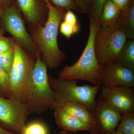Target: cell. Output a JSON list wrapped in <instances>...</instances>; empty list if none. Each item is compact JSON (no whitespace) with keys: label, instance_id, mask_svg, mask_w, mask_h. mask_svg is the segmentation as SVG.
<instances>
[{"label":"cell","instance_id":"cell-1","mask_svg":"<svg viewBox=\"0 0 134 134\" xmlns=\"http://www.w3.org/2000/svg\"><path fill=\"white\" fill-rule=\"evenodd\" d=\"M48 10V17L44 26H40L34 34V39L43 55V62L50 69L57 68L65 58L59 48L58 31L65 13L51 3L44 0Z\"/></svg>","mask_w":134,"mask_h":134},{"label":"cell","instance_id":"cell-2","mask_svg":"<svg viewBox=\"0 0 134 134\" xmlns=\"http://www.w3.org/2000/svg\"><path fill=\"white\" fill-rule=\"evenodd\" d=\"M90 19L89 34L88 41L81 57L75 64L66 65L60 71L59 78L86 81L93 85H100L103 65L99 64L96 57L94 40L99 28L98 23Z\"/></svg>","mask_w":134,"mask_h":134},{"label":"cell","instance_id":"cell-3","mask_svg":"<svg viewBox=\"0 0 134 134\" xmlns=\"http://www.w3.org/2000/svg\"><path fill=\"white\" fill-rule=\"evenodd\" d=\"M24 104L29 114H40L56 106L55 95L50 85L47 67L37 56L30 78Z\"/></svg>","mask_w":134,"mask_h":134},{"label":"cell","instance_id":"cell-4","mask_svg":"<svg viewBox=\"0 0 134 134\" xmlns=\"http://www.w3.org/2000/svg\"><path fill=\"white\" fill-rule=\"evenodd\" d=\"M48 79L55 93L56 106L65 102H74L85 105L91 111L93 109L101 86H79L77 84L78 80L60 79L49 76Z\"/></svg>","mask_w":134,"mask_h":134},{"label":"cell","instance_id":"cell-5","mask_svg":"<svg viewBox=\"0 0 134 134\" xmlns=\"http://www.w3.org/2000/svg\"><path fill=\"white\" fill-rule=\"evenodd\" d=\"M127 38L118 21L110 26H99L94 40V49L98 63L103 65L116 62Z\"/></svg>","mask_w":134,"mask_h":134},{"label":"cell","instance_id":"cell-6","mask_svg":"<svg viewBox=\"0 0 134 134\" xmlns=\"http://www.w3.org/2000/svg\"><path fill=\"white\" fill-rule=\"evenodd\" d=\"M14 58L9 74L8 98L24 104L35 63L18 43L14 45Z\"/></svg>","mask_w":134,"mask_h":134},{"label":"cell","instance_id":"cell-7","mask_svg":"<svg viewBox=\"0 0 134 134\" xmlns=\"http://www.w3.org/2000/svg\"><path fill=\"white\" fill-rule=\"evenodd\" d=\"M29 114L23 103L0 96V123L6 129L20 134Z\"/></svg>","mask_w":134,"mask_h":134},{"label":"cell","instance_id":"cell-8","mask_svg":"<svg viewBox=\"0 0 134 134\" xmlns=\"http://www.w3.org/2000/svg\"><path fill=\"white\" fill-rule=\"evenodd\" d=\"M94 119L93 127L101 133H109L116 129L122 118L119 110L107 101L99 98L91 110Z\"/></svg>","mask_w":134,"mask_h":134},{"label":"cell","instance_id":"cell-9","mask_svg":"<svg viewBox=\"0 0 134 134\" xmlns=\"http://www.w3.org/2000/svg\"><path fill=\"white\" fill-rule=\"evenodd\" d=\"M3 23L5 29L22 46L34 54L37 53L36 46L26 31L24 23L14 7L9 8L3 13Z\"/></svg>","mask_w":134,"mask_h":134},{"label":"cell","instance_id":"cell-10","mask_svg":"<svg viewBox=\"0 0 134 134\" xmlns=\"http://www.w3.org/2000/svg\"><path fill=\"white\" fill-rule=\"evenodd\" d=\"M102 86L134 87V72L116 62L103 65Z\"/></svg>","mask_w":134,"mask_h":134},{"label":"cell","instance_id":"cell-11","mask_svg":"<svg viewBox=\"0 0 134 134\" xmlns=\"http://www.w3.org/2000/svg\"><path fill=\"white\" fill-rule=\"evenodd\" d=\"M99 98L113 106L122 114L134 112V93L133 88L101 86Z\"/></svg>","mask_w":134,"mask_h":134},{"label":"cell","instance_id":"cell-12","mask_svg":"<svg viewBox=\"0 0 134 134\" xmlns=\"http://www.w3.org/2000/svg\"><path fill=\"white\" fill-rule=\"evenodd\" d=\"M54 110L55 122L63 130L74 132L92 129L91 125L69 115L60 107H56Z\"/></svg>","mask_w":134,"mask_h":134},{"label":"cell","instance_id":"cell-13","mask_svg":"<svg viewBox=\"0 0 134 134\" xmlns=\"http://www.w3.org/2000/svg\"><path fill=\"white\" fill-rule=\"evenodd\" d=\"M57 106L60 107L69 115L88 123L92 127L94 126V119L91 111L85 105L76 102H66Z\"/></svg>","mask_w":134,"mask_h":134},{"label":"cell","instance_id":"cell-14","mask_svg":"<svg viewBox=\"0 0 134 134\" xmlns=\"http://www.w3.org/2000/svg\"><path fill=\"white\" fill-rule=\"evenodd\" d=\"M122 11L111 1L107 0L99 20V26L105 27L114 24L119 19Z\"/></svg>","mask_w":134,"mask_h":134},{"label":"cell","instance_id":"cell-15","mask_svg":"<svg viewBox=\"0 0 134 134\" xmlns=\"http://www.w3.org/2000/svg\"><path fill=\"white\" fill-rule=\"evenodd\" d=\"M127 38L134 39V1L131 0L118 20Z\"/></svg>","mask_w":134,"mask_h":134},{"label":"cell","instance_id":"cell-16","mask_svg":"<svg viewBox=\"0 0 134 134\" xmlns=\"http://www.w3.org/2000/svg\"><path fill=\"white\" fill-rule=\"evenodd\" d=\"M18 5L27 19L32 24L38 19L39 6L37 0H16Z\"/></svg>","mask_w":134,"mask_h":134},{"label":"cell","instance_id":"cell-17","mask_svg":"<svg viewBox=\"0 0 134 134\" xmlns=\"http://www.w3.org/2000/svg\"><path fill=\"white\" fill-rule=\"evenodd\" d=\"M116 62L134 72V40L126 41Z\"/></svg>","mask_w":134,"mask_h":134},{"label":"cell","instance_id":"cell-18","mask_svg":"<svg viewBox=\"0 0 134 134\" xmlns=\"http://www.w3.org/2000/svg\"><path fill=\"white\" fill-rule=\"evenodd\" d=\"M116 130L124 134H134V112L125 113Z\"/></svg>","mask_w":134,"mask_h":134},{"label":"cell","instance_id":"cell-19","mask_svg":"<svg viewBox=\"0 0 134 134\" xmlns=\"http://www.w3.org/2000/svg\"><path fill=\"white\" fill-rule=\"evenodd\" d=\"M107 0H90L88 13L89 18L98 23L103 6Z\"/></svg>","mask_w":134,"mask_h":134},{"label":"cell","instance_id":"cell-20","mask_svg":"<svg viewBox=\"0 0 134 134\" xmlns=\"http://www.w3.org/2000/svg\"><path fill=\"white\" fill-rule=\"evenodd\" d=\"M14 58V48L0 54V66L9 75Z\"/></svg>","mask_w":134,"mask_h":134},{"label":"cell","instance_id":"cell-21","mask_svg":"<svg viewBox=\"0 0 134 134\" xmlns=\"http://www.w3.org/2000/svg\"><path fill=\"white\" fill-rule=\"evenodd\" d=\"M20 134H48V130L43 123L34 122L25 125Z\"/></svg>","mask_w":134,"mask_h":134},{"label":"cell","instance_id":"cell-22","mask_svg":"<svg viewBox=\"0 0 134 134\" xmlns=\"http://www.w3.org/2000/svg\"><path fill=\"white\" fill-rule=\"evenodd\" d=\"M9 75L0 66V93L9 98Z\"/></svg>","mask_w":134,"mask_h":134},{"label":"cell","instance_id":"cell-23","mask_svg":"<svg viewBox=\"0 0 134 134\" xmlns=\"http://www.w3.org/2000/svg\"><path fill=\"white\" fill-rule=\"evenodd\" d=\"M58 7L64 9L75 10L79 13H83L77 6L75 0H49Z\"/></svg>","mask_w":134,"mask_h":134},{"label":"cell","instance_id":"cell-24","mask_svg":"<svg viewBox=\"0 0 134 134\" xmlns=\"http://www.w3.org/2000/svg\"><path fill=\"white\" fill-rule=\"evenodd\" d=\"M59 27L61 33L68 38L79 32L80 30V26L75 27L72 26L64 21L60 23Z\"/></svg>","mask_w":134,"mask_h":134},{"label":"cell","instance_id":"cell-25","mask_svg":"<svg viewBox=\"0 0 134 134\" xmlns=\"http://www.w3.org/2000/svg\"><path fill=\"white\" fill-rule=\"evenodd\" d=\"M63 21L72 26L79 27V23L77 18L74 13L71 10H68L65 13L63 17Z\"/></svg>","mask_w":134,"mask_h":134},{"label":"cell","instance_id":"cell-26","mask_svg":"<svg viewBox=\"0 0 134 134\" xmlns=\"http://www.w3.org/2000/svg\"><path fill=\"white\" fill-rule=\"evenodd\" d=\"M14 44H12L10 41L2 36L0 37V54L13 48Z\"/></svg>","mask_w":134,"mask_h":134},{"label":"cell","instance_id":"cell-27","mask_svg":"<svg viewBox=\"0 0 134 134\" xmlns=\"http://www.w3.org/2000/svg\"><path fill=\"white\" fill-rule=\"evenodd\" d=\"M77 7L83 13L88 12L90 7V0H75Z\"/></svg>","mask_w":134,"mask_h":134},{"label":"cell","instance_id":"cell-28","mask_svg":"<svg viewBox=\"0 0 134 134\" xmlns=\"http://www.w3.org/2000/svg\"><path fill=\"white\" fill-rule=\"evenodd\" d=\"M117 5L122 11L124 10L129 5L131 0H110Z\"/></svg>","mask_w":134,"mask_h":134},{"label":"cell","instance_id":"cell-29","mask_svg":"<svg viewBox=\"0 0 134 134\" xmlns=\"http://www.w3.org/2000/svg\"><path fill=\"white\" fill-rule=\"evenodd\" d=\"M0 134H18L14 132H10L6 129L0 125Z\"/></svg>","mask_w":134,"mask_h":134},{"label":"cell","instance_id":"cell-30","mask_svg":"<svg viewBox=\"0 0 134 134\" xmlns=\"http://www.w3.org/2000/svg\"><path fill=\"white\" fill-rule=\"evenodd\" d=\"M90 131L91 132L89 134H103V133L99 131L98 130L96 129L93 127H92V129Z\"/></svg>","mask_w":134,"mask_h":134},{"label":"cell","instance_id":"cell-31","mask_svg":"<svg viewBox=\"0 0 134 134\" xmlns=\"http://www.w3.org/2000/svg\"><path fill=\"white\" fill-rule=\"evenodd\" d=\"M103 134H124L121 133V132L117 131L116 130H113L112 132H109V133H104Z\"/></svg>","mask_w":134,"mask_h":134},{"label":"cell","instance_id":"cell-32","mask_svg":"<svg viewBox=\"0 0 134 134\" xmlns=\"http://www.w3.org/2000/svg\"><path fill=\"white\" fill-rule=\"evenodd\" d=\"M58 134H73L70 132H68L66 130H62L59 132Z\"/></svg>","mask_w":134,"mask_h":134},{"label":"cell","instance_id":"cell-33","mask_svg":"<svg viewBox=\"0 0 134 134\" xmlns=\"http://www.w3.org/2000/svg\"><path fill=\"white\" fill-rule=\"evenodd\" d=\"M3 34V31L2 29H0V37L2 36Z\"/></svg>","mask_w":134,"mask_h":134},{"label":"cell","instance_id":"cell-34","mask_svg":"<svg viewBox=\"0 0 134 134\" xmlns=\"http://www.w3.org/2000/svg\"><path fill=\"white\" fill-rule=\"evenodd\" d=\"M3 14V12L2 9L1 7V4H0V15L2 16Z\"/></svg>","mask_w":134,"mask_h":134},{"label":"cell","instance_id":"cell-35","mask_svg":"<svg viewBox=\"0 0 134 134\" xmlns=\"http://www.w3.org/2000/svg\"><path fill=\"white\" fill-rule=\"evenodd\" d=\"M1 1H2L3 2H5L7 0H1Z\"/></svg>","mask_w":134,"mask_h":134}]
</instances>
